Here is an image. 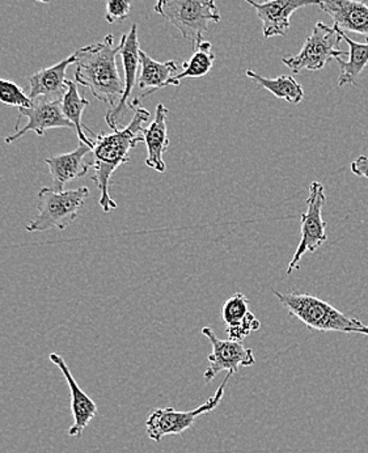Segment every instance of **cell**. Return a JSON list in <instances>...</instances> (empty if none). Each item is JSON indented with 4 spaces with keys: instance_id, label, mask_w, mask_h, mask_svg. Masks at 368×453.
Returning <instances> with one entry per match:
<instances>
[{
    "instance_id": "obj_1",
    "label": "cell",
    "mask_w": 368,
    "mask_h": 453,
    "mask_svg": "<svg viewBox=\"0 0 368 453\" xmlns=\"http://www.w3.org/2000/svg\"><path fill=\"white\" fill-rule=\"evenodd\" d=\"M134 117L124 129L113 130L111 134H99L95 136L92 147V160L89 166L94 169L92 181L100 190L99 203L104 212L117 209L119 204L109 195V185L114 172L130 162V152L136 144L143 142V131L149 124L151 114L141 105L134 109Z\"/></svg>"
},
{
    "instance_id": "obj_2",
    "label": "cell",
    "mask_w": 368,
    "mask_h": 453,
    "mask_svg": "<svg viewBox=\"0 0 368 453\" xmlns=\"http://www.w3.org/2000/svg\"><path fill=\"white\" fill-rule=\"evenodd\" d=\"M76 53L75 81L87 87L95 98L106 104L109 109L119 105L125 94V81L119 76L116 57L119 46H114L113 35L101 42L78 49Z\"/></svg>"
},
{
    "instance_id": "obj_3",
    "label": "cell",
    "mask_w": 368,
    "mask_h": 453,
    "mask_svg": "<svg viewBox=\"0 0 368 453\" xmlns=\"http://www.w3.org/2000/svg\"><path fill=\"white\" fill-rule=\"evenodd\" d=\"M272 292L291 316L316 332L351 333L354 327L362 325L358 319L349 318L326 300L313 295L299 292L283 294L275 288H272Z\"/></svg>"
},
{
    "instance_id": "obj_4",
    "label": "cell",
    "mask_w": 368,
    "mask_h": 453,
    "mask_svg": "<svg viewBox=\"0 0 368 453\" xmlns=\"http://www.w3.org/2000/svg\"><path fill=\"white\" fill-rule=\"evenodd\" d=\"M155 12L165 19L182 37L197 48L210 23H219L220 12L215 0H157Z\"/></svg>"
},
{
    "instance_id": "obj_5",
    "label": "cell",
    "mask_w": 368,
    "mask_h": 453,
    "mask_svg": "<svg viewBox=\"0 0 368 453\" xmlns=\"http://www.w3.org/2000/svg\"><path fill=\"white\" fill-rule=\"evenodd\" d=\"M88 196L89 189L87 187L64 192H56L51 188H42L38 193V215L27 226V231L66 229L78 219L79 211L83 209Z\"/></svg>"
},
{
    "instance_id": "obj_6",
    "label": "cell",
    "mask_w": 368,
    "mask_h": 453,
    "mask_svg": "<svg viewBox=\"0 0 368 453\" xmlns=\"http://www.w3.org/2000/svg\"><path fill=\"white\" fill-rule=\"evenodd\" d=\"M341 41H343L342 37L335 27L318 21L312 35L303 43L302 50L296 56L283 58L282 62L295 75L303 70H323L334 59L349 56V51L340 50Z\"/></svg>"
},
{
    "instance_id": "obj_7",
    "label": "cell",
    "mask_w": 368,
    "mask_h": 453,
    "mask_svg": "<svg viewBox=\"0 0 368 453\" xmlns=\"http://www.w3.org/2000/svg\"><path fill=\"white\" fill-rule=\"evenodd\" d=\"M307 211L301 215L302 237L295 253L288 265V275L299 269V262L307 253H315L324 242L326 236V223L323 219V210L326 203V188L321 182L313 181L307 196Z\"/></svg>"
},
{
    "instance_id": "obj_8",
    "label": "cell",
    "mask_w": 368,
    "mask_h": 453,
    "mask_svg": "<svg viewBox=\"0 0 368 453\" xmlns=\"http://www.w3.org/2000/svg\"><path fill=\"white\" fill-rule=\"evenodd\" d=\"M231 376H233V373L227 372L225 380L222 381L215 395H211L203 405L198 406L195 411H179L171 408V406L155 409L146 421L149 438L154 441H160L167 435H181L188 428L192 427L193 423L198 417L217 409L220 401H222L223 395H225V389L228 381H230Z\"/></svg>"
},
{
    "instance_id": "obj_9",
    "label": "cell",
    "mask_w": 368,
    "mask_h": 453,
    "mask_svg": "<svg viewBox=\"0 0 368 453\" xmlns=\"http://www.w3.org/2000/svg\"><path fill=\"white\" fill-rule=\"evenodd\" d=\"M61 101L40 97L32 101V105L28 108H19L18 121L27 119L26 127L7 136L5 143H15L28 133L43 136L49 129H75L62 111Z\"/></svg>"
},
{
    "instance_id": "obj_10",
    "label": "cell",
    "mask_w": 368,
    "mask_h": 453,
    "mask_svg": "<svg viewBox=\"0 0 368 453\" xmlns=\"http://www.w3.org/2000/svg\"><path fill=\"white\" fill-rule=\"evenodd\" d=\"M202 334L209 338L212 346L211 354L209 356L210 365L203 373L204 383L209 384L214 380L222 371H227L234 375L239 372L240 367L256 365L252 349L245 348L242 342L220 340L211 327H203Z\"/></svg>"
},
{
    "instance_id": "obj_11",
    "label": "cell",
    "mask_w": 368,
    "mask_h": 453,
    "mask_svg": "<svg viewBox=\"0 0 368 453\" xmlns=\"http://www.w3.org/2000/svg\"><path fill=\"white\" fill-rule=\"evenodd\" d=\"M141 46L138 40V26L133 24L129 33L122 35L119 40V54H121L122 65L125 70V94L119 101V105L113 109H109L105 119L108 127L111 130L119 129V122L122 117L126 113L127 109L133 111L132 94L136 86V75H138V67L141 65V57H139Z\"/></svg>"
},
{
    "instance_id": "obj_12",
    "label": "cell",
    "mask_w": 368,
    "mask_h": 453,
    "mask_svg": "<svg viewBox=\"0 0 368 453\" xmlns=\"http://www.w3.org/2000/svg\"><path fill=\"white\" fill-rule=\"evenodd\" d=\"M252 5L263 23L264 38L286 37L290 31V19L295 11L308 5H318V0H265L257 3L255 0H244Z\"/></svg>"
},
{
    "instance_id": "obj_13",
    "label": "cell",
    "mask_w": 368,
    "mask_h": 453,
    "mask_svg": "<svg viewBox=\"0 0 368 453\" xmlns=\"http://www.w3.org/2000/svg\"><path fill=\"white\" fill-rule=\"evenodd\" d=\"M49 357H50L53 365H56L62 371L65 379H66L68 388H70L73 425L68 430V435L73 436V438H80L89 422L97 416V405L76 383L75 378L71 373L64 357L58 356V354H50Z\"/></svg>"
},
{
    "instance_id": "obj_14",
    "label": "cell",
    "mask_w": 368,
    "mask_h": 453,
    "mask_svg": "<svg viewBox=\"0 0 368 453\" xmlns=\"http://www.w3.org/2000/svg\"><path fill=\"white\" fill-rule=\"evenodd\" d=\"M318 8L328 13L334 27L343 32L368 37V5L361 0H318Z\"/></svg>"
},
{
    "instance_id": "obj_15",
    "label": "cell",
    "mask_w": 368,
    "mask_h": 453,
    "mask_svg": "<svg viewBox=\"0 0 368 453\" xmlns=\"http://www.w3.org/2000/svg\"><path fill=\"white\" fill-rule=\"evenodd\" d=\"M222 320L227 325L231 341L242 342L252 332L261 327L260 320L250 312L249 300L242 292H236L226 300L222 307Z\"/></svg>"
},
{
    "instance_id": "obj_16",
    "label": "cell",
    "mask_w": 368,
    "mask_h": 453,
    "mask_svg": "<svg viewBox=\"0 0 368 453\" xmlns=\"http://www.w3.org/2000/svg\"><path fill=\"white\" fill-rule=\"evenodd\" d=\"M73 64H76V53L71 54L51 67L42 68L34 73L29 78V98L32 101L40 97L62 100L67 91V67Z\"/></svg>"
},
{
    "instance_id": "obj_17",
    "label": "cell",
    "mask_w": 368,
    "mask_h": 453,
    "mask_svg": "<svg viewBox=\"0 0 368 453\" xmlns=\"http://www.w3.org/2000/svg\"><path fill=\"white\" fill-rule=\"evenodd\" d=\"M91 147L80 143L75 151L59 155V157H48L45 163L48 164L51 179H53L51 189L56 192H64L68 182L88 174L91 166L84 162V157L91 154Z\"/></svg>"
},
{
    "instance_id": "obj_18",
    "label": "cell",
    "mask_w": 368,
    "mask_h": 453,
    "mask_svg": "<svg viewBox=\"0 0 368 453\" xmlns=\"http://www.w3.org/2000/svg\"><path fill=\"white\" fill-rule=\"evenodd\" d=\"M169 111L163 104H157L154 121L143 131V142L146 144V165L155 169L159 173H165V157L169 147L167 119Z\"/></svg>"
},
{
    "instance_id": "obj_19",
    "label": "cell",
    "mask_w": 368,
    "mask_h": 453,
    "mask_svg": "<svg viewBox=\"0 0 368 453\" xmlns=\"http://www.w3.org/2000/svg\"><path fill=\"white\" fill-rule=\"evenodd\" d=\"M139 57H141V75L138 78V87L141 91H144L141 97H138L141 100L142 97L150 96L154 92L167 88L171 79L177 75L179 65L174 61L163 62V64L157 62L147 56L143 50L139 51Z\"/></svg>"
},
{
    "instance_id": "obj_20",
    "label": "cell",
    "mask_w": 368,
    "mask_h": 453,
    "mask_svg": "<svg viewBox=\"0 0 368 453\" xmlns=\"http://www.w3.org/2000/svg\"><path fill=\"white\" fill-rule=\"evenodd\" d=\"M337 29L342 40L348 43L349 49H350L348 61H343L342 58L335 59L342 70V73L338 78V87L358 86L359 75L364 73L368 65V37L364 43L356 42L348 37L345 32L341 31L340 28Z\"/></svg>"
},
{
    "instance_id": "obj_21",
    "label": "cell",
    "mask_w": 368,
    "mask_h": 453,
    "mask_svg": "<svg viewBox=\"0 0 368 453\" xmlns=\"http://www.w3.org/2000/svg\"><path fill=\"white\" fill-rule=\"evenodd\" d=\"M247 76L252 79L261 88L266 89L270 94L280 100L288 101L290 104H301L304 98V89L294 76L280 75L275 79L264 78L253 70L247 71Z\"/></svg>"
},
{
    "instance_id": "obj_22",
    "label": "cell",
    "mask_w": 368,
    "mask_h": 453,
    "mask_svg": "<svg viewBox=\"0 0 368 453\" xmlns=\"http://www.w3.org/2000/svg\"><path fill=\"white\" fill-rule=\"evenodd\" d=\"M66 86V94H65L61 101L62 111H64L68 121L75 127L76 134H78L80 143L87 144V146L92 149V147H94V142L84 133V130H89L83 127V122H81V117H83L84 111L88 108L89 101L79 95L75 81H67Z\"/></svg>"
},
{
    "instance_id": "obj_23",
    "label": "cell",
    "mask_w": 368,
    "mask_h": 453,
    "mask_svg": "<svg viewBox=\"0 0 368 453\" xmlns=\"http://www.w3.org/2000/svg\"><path fill=\"white\" fill-rule=\"evenodd\" d=\"M215 62V54L212 51L211 42L202 41L200 45L196 48V53L190 57L189 61L182 64V71L169 81V86L179 87L181 81L187 78H203L204 75L211 71Z\"/></svg>"
},
{
    "instance_id": "obj_24",
    "label": "cell",
    "mask_w": 368,
    "mask_h": 453,
    "mask_svg": "<svg viewBox=\"0 0 368 453\" xmlns=\"http://www.w3.org/2000/svg\"><path fill=\"white\" fill-rule=\"evenodd\" d=\"M0 103L16 106V108H28L32 105L31 98L24 94L18 84L2 78H0Z\"/></svg>"
},
{
    "instance_id": "obj_25",
    "label": "cell",
    "mask_w": 368,
    "mask_h": 453,
    "mask_svg": "<svg viewBox=\"0 0 368 453\" xmlns=\"http://www.w3.org/2000/svg\"><path fill=\"white\" fill-rule=\"evenodd\" d=\"M132 11V0H106L105 20L109 24L126 20Z\"/></svg>"
},
{
    "instance_id": "obj_26",
    "label": "cell",
    "mask_w": 368,
    "mask_h": 453,
    "mask_svg": "<svg viewBox=\"0 0 368 453\" xmlns=\"http://www.w3.org/2000/svg\"><path fill=\"white\" fill-rule=\"evenodd\" d=\"M350 169L356 176L368 179V157L362 155V157H359L358 159L354 160L350 164Z\"/></svg>"
},
{
    "instance_id": "obj_27",
    "label": "cell",
    "mask_w": 368,
    "mask_h": 453,
    "mask_svg": "<svg viewBox=\"0 0 368 453\" xmlns=\"http://www.w3.org/2000/svg\"><path fill=\"white\" fill-rule=\"evenodd\" d=\"M351 333H358V334H364L368 335V326L367 325H359V326L354 327L353 330H351Z\"/></svg>"
},
{
    "instance_id": "obj_28",
    "label": "cell",
    "mask_w": 368,
    "mask_h": 453,
    "mask_svg": "<svg viewBox=\"0 0 368 453\" xmlns=\"http://www.w3.org/2000/svg\"><path fill=\"white\" fill-rule=\"evenodd\" d=\"M35 2L43 3V4H48V3H50L51 0H35Z\"/></svg>"
}]
</instances>
